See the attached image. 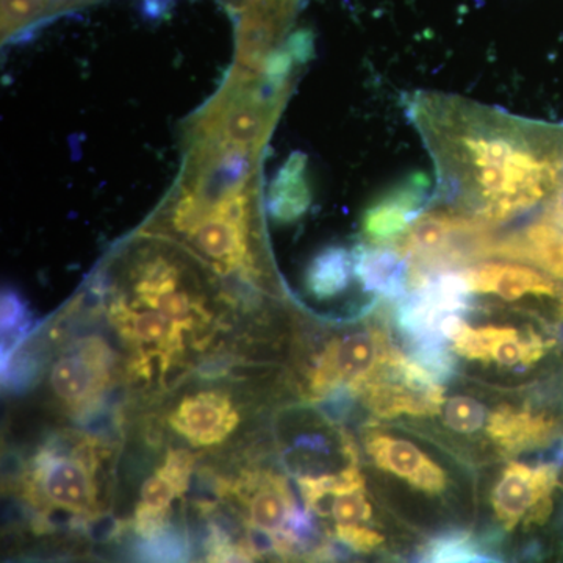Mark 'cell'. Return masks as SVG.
Masks as SVG:
<instances>
[{"label": "cell", "mask_w": 563, "mask_h": 563, "mask_svg": "<svg viewBox=\"0 0 563 563\" xmlns=\"http://www.w3.org/2000/svg\"><path fill=\"white\" fill-rule=\"evenodd\" d=\"M207 554L201 563H255V554L246 543L233 544L221 528H211Z\"/></svg>", "instance_id": "obj_20"}, {"label": "cell", "mask_w": 563, "mask_h": 563, "mask_svg": "<svg viewBox=\"0 0 563 563\" xmlns=\"http://www.w3.org/2000/svg\"><path fill=\"white\" fill-rule=\"evenodd\" d=\"M539 220L553 222V224L561 225V228H563V185L559 195L555 196L553 203L548 207V210L544 211Z\"/></svg>", "instance_id": "obj_24"}, {"label": "cell", "mask_w": 563, "mask_h": 563, "mask_svg": "<svg viewBox=\"0 0 563 563\" xmlns=\"http://www.w3.org/2000/svg\"><path fill=\"white\" fill-rule=\"evenodd\" d=\"M244 503H246L247 521L252 528L273 536L274 543L284 536L291 537L298 543V540L291 536V531L306 507L296 503L295 493L282 474L263 472L250 476V479H246V501Z\"/></svg>", "instance_id": "obj_9"}, {"label": "cell", "mask_w": 563, "mask_h": 563, "mask_svg": "<svg viewBox=\"0 0 563 563\" xmlns=\"http://www.w3.org/2000/svg\"><path fill=\"white\" fill-rule=\"evenodd\" d=\"M44 9V0H2L3 33L33 20Z\"/></svg>", "instance_id": "obj_21"}, {"label": "cell", "mask_w": 563, "mask_h": 563, "mask_svg": "<svg viewBox=\"0 0 563 563\" xmlns=\"http://www.w3.org/2000/svg\"><path fill=\"white\" fill-rule=\"evenodd\" d=\"M181 495L184 493L179 490V487L158 470L154 476L143 484V488H141V503L136 509L147 510V512L152 514L168 515L169 506H172L174 499L180 498Z\"/></svg>", "instance_id": "obj_19"}, {"label": "cell", "mask_w": 563, "mask_h": 563, "mask_svg": "<svg viewBox=\"0 0 563 563\" xmlns=\"http://www.w3.org/2000/svg\"><path fill=\"white\" fill-rule=\"evenodd\" d=\"M488 258L526 263L563 282V228L537 220L498 235Z\"/></svg>", "instance_id": "obj_12"}, {"label": "cell", "mask_w": 563, "mask_h": 563, "mask_svg": "<svg viewBox=\"0 0 563 563\" xmlns=\"http://www.w3.org/2000/svg\"><path fill=\"white\" fill-rule=\"evenodd\" d=\"M111 365L113 355L102 339L79 340L52 366V390L70 409H90L109 384Z\"/></svg>", "instance_id": "obj_8"}, {"label": "cell", "mask_w": 563, "mask_h": 563, "mask_svg": "<svg viewBox=\"0 0 563 563\" xmlns=\"http://www.w3.org/2000/svg\"><path fill=\"white\" fill-rule=\"evenodd\" d=\"M352 563H410V562H404V561H385V562H365V561H357Z\"/></svg>", "instance_id": "obj_25"}, {"label": "cell", "mask_w": 563, "mask_h": 563, "mask_svg": "<svg viewBox=\"0 0 563 563\" xmlns=\"http://www.w3.org/2000/svg\"><path fill=\"white\" fill-rule=\"evenodd\" d=\"M409 363L390 302L376 299L358 320L314 335L312 350L302 355L301 393L324 406L333 421L344 420L399 379Z\"/></svg>", "instance_id": "obj_5"}, {"label": "cell", "mask_w": 563, "mask_h": 563, "mask_svg": "<svg viewBox=\"0 0 563 563\" xmlns=\"http://www.w3.org/2000/svg\"><path fill=\"white\" fill-rule=\"evenodd\" d=\"M96 463L98 446L91 440H80L70 450L63 439L52 440L32 459L29 498L90 523L99 512Z\"/></svg>", "instance_id": "obj_7"}, {"label": "cell", "mask_w": 563, "mask_h": 563, "mask_svg": "<svg viewBox=\"0 0 563 563\" xmlns=\"http://www.w3.org/2000/svg\"><path fill=\"white\" fill-rule=\"evenodd\" d=\"M113 317L124 339L146 347L161 358L163 372L181 351V329L157 310L131 312L124 306H117Z\"/></svg>", "instance_id": "obj_13"}, {"label": "cell", "mask_w": 563, "mask_h": 563, "mask_svg": "<svg viewBox=\"0 0 563 563\" xmlns=\"http://www.w3.org/2000/svg\"><path fill=\"white\" fill-rule=\"evenodd\" d=\"M24 303H22L20 296L13 291L3 292L2 296V335H10L13 332H20V329L25 325Z\"/></svg>", "instance_id": "obj_23"}, {"label": "cell", "mask_w": 563, "mask_h": 563, "mask_svg": "<svg viewBox=\"0 0 563 563\" xmlns=\"http://www.w3.org/2000/svg\"><path fill=\"white\" fill-rule=\"evenodd\" d=\"M428 190V180L415 176L374 203L363 220L366 246H391L398 242L424 211V203L429 201Z\"/></svg>", "instance_id": "obj_10"}, {"label": "cell", "mask_w": 563, "mask_h": 563, "mask_svg": "<svg viewBox=\"0 0 563 563\" xmlns=\"http://www.w3.org/2000/svg\"><path fill=\"white\" fill-rule=\"evenodd\" d=\"M355 439L369 488L407 531L421 542L472 531L476 466L431 433L404 422L362 421Z\"/></svg>", "instance_id": "obj_2"}, {"label": "cell", "mask_w": 563, "mask_h": 563, "mask_svg": "<svg viewBox=\"0 0 563 563\" xmlns=\"http://www.w3.org/2000/svg\"><path fill=\"white\" fill-rule=\"evenodd\" d=\"M135 558L139 563H188L190 543L180 528L166 525L154 536L140 539Z\"/></svg>", "instance_id": "obj_17"}, {"label": "cell", "mask_w": 563, "mask_h": 563, "mask_svg": "<svg viewBox=\"0 0 563 563\" xmlns=\"http://www.w3.org/2000/svg\"><path fill=\"white\" fill-rule=\"evenodd\" d=\"M195 466V457L184 450L169 451L166 455V461L163 463L161 472L168 476L174 484L179 487L181 493H185L190 484V477Z\"/></svg>", "instance_id": "obj_22"}, {"label": "cell", "mask_w": 563, "mask_h": 563, "mask_svg": "<svg viewBox=\"0 0 563 563\" xmlns=\"http://www.w3.org/2000/svg\"><path fill=\"white\" fill-rule=\"evenodd\" d=\"M476 301L496 303L563 328V282L526 263L488 258L457 269Z\"/></svg>", "instance_id": "obj_6"}, {"label": "cell", "mask_w": 563, "mask_h": 563, "mask_svg": "<svg viewBox=\"0 0 563 563\" xmlns=\"http://www.w3.org/2000/svg\"><path fill=\"white\" fill-rule=\"evenodd\" d=\"M239 413L229 396L201 391L188 396L169 415V424L196 446H211L231 435L239 426Z\"/></svg>", "instance_id": "obj_11"}, {"label": "cell", "mask_w": 563, "mask_h": 563, "mask_svg": "<svg viewBox=\"0 0 563 563\" xmlns=\"http://www.w3.org/2000/svg\"><path fill=\"white\" fill-rule=\"evenodd\" d=\"M268 113L255 103L233 106L224 117V132L229 140L242 146H255L268 131Z\"/></svg>", "instance_id": "obj_18"}, {"label": "cell", "mask_w": 563, "mask_h": 563, "mask_svg": "<svg viewBox=\"0 0 563 563\" xmlns=\"http://www.w3.org/2000/svg\"><path fill=\"white\" fill-rule=\"evenodd\" d=\"M407 113L435 169L432 206L498 229L543 214L561 191L563 124L439 91L415 92Z\"/></svg>", "instance_id": "obj_1"}, {"label": "cell", "mask_w": 563, "mask_h": 563, "mask_svg": "<svg viewBox=\"0 0 563 563\" xmlns=\"http://www.w3.org/2000/svg\"><path fill=\"white\" fill-rule=\"evenodd\" d=\"M303 166L306 163L302 158L299 161V155H295L274 181L269 207L273 217L279 221L296 220L309 206V187L303 177Z\"/></svg>", "instance_id": "obj_16"}, {"label": "cell", "mask_w": 563, "mask_h": 563, "mask_svg": "<svg viewBox=\"0 0 563 563\" xmlns=\"http://www.w3.org/2000/svg\"><path fill=\"white\" fill-rule=\"evenodd\" d=\"M413 428L479 470L550 446L562 435L563 418L536 390H503L451 377L433 388L428 412Z\"/></svg>", "instance_id": "obj_3"}, {"label": "cell", "mask_w": 563, "mask_h": 563, "mask_svg": "<svg viewBox=\"0 0 563 563\" xmlns=\"http://www.w3.org/2000/svg\"><path fill=\"white\" fill-rule=\"evenodd\" d=\"M355 276L354 255L343 247L320 252L307 269V288L314 298L331 299L350 287Z\"/></svg>", "instance_id": "obj_15"}, {"label": "cell", "mask_w": 563, "mask_h": 563, "mask_svg": "<svg viewBox=\"0 0 563 563\" xmlns=\"http://www.w3.org/2000/svg\"><path fill=\"white\" fill-rule=\"evenodd\" d=\"M292 2H296V0H292Z\"/></svg>", "instance_id": "obj_26"}, {"label": "cell", "mask_w": 563, "mask_h": 563, "mask_svg": "<svg viewBox=\"0 0 563 563\" xmlns=\"http://www.w3.org/2000/svg\"><path fill=\"white\" fill-rule=\"evenodd\" d=\"M196 250L220 269H231L243 263L246 255L244 224L213 213L206 221L195 224L191 233Z\"/></svg>", "instance_id": "obj_14"}, {"label": "cell", "mask_w": 563, "mask_h": 563, "mask_svg": "<svg viewBox=\"0 0 563 563\" xmlns=\"http://www.w3.org/2000/svg\"><path fill=\"white\" fill-rule=\"evenodd\" d=\"M477 473L472 532L485 553L498 563H559L562 466L510 459L483 466Z\"/></svg>", "instance_id": "obj_4"}]
</instances>
